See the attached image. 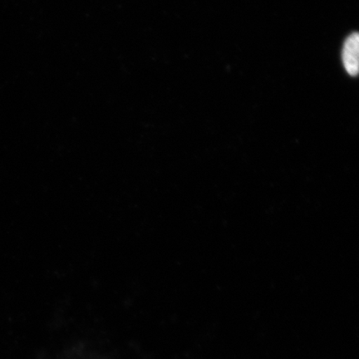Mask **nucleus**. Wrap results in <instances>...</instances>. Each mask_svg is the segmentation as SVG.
<instances>
[{"mask_svg": "<svg viewBox=\"0 0 359 359\" xmlns=\"http://www.w3.org/2000/svg\"><path fill=\"white\" fill-rule=\"evenodd\" d=\"M343 64L347 73L354 77L359 69V35L353 33L345 40L342 52Z\"/></svg>", "mask_w": 359, "mask_h": 359, "instance_id": "1", "label": "nucleus"}]
</instances>
